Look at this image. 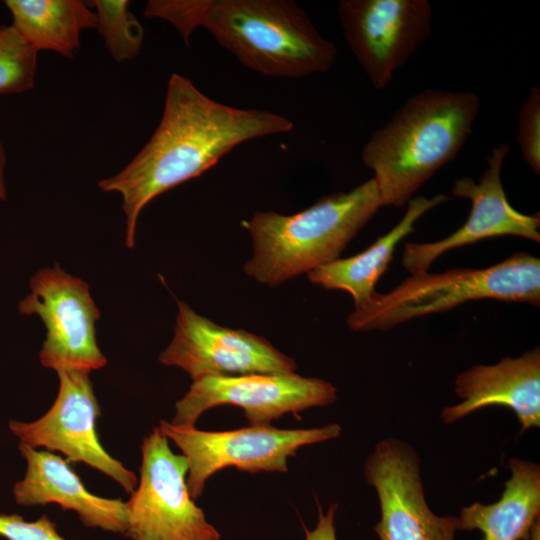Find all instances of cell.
I'll list each match as a JSON object with an SVG mask.
<instances>
[{"label":"cell","mask_w":540,"mask_h":540,"mask_svg":"<svg viewBox=\"0 0 540 540\" xmlns=\"http://www.w3.org/2000/svg\"><path fill=\"white\" fill-rule=\"evenodd\" d=\"M455 393L463 399L445 407L441 418L452 423L484 407L512 409L522 431L540 426V350L534 348L517 358H502L494 365H476L455 379Z\"/></svg>","instance_id":"cell-16"},{"label":"cell","mask_w":540,"mask_h":540,"mask_svg":"<svg viewBox=\"0 0 540 540\" xmlns=\"http://www.w3.org/2000/svg\"><path fill=\"white\" fill-rule=\"evenodd\" d=\"M338 16L350 51L382 90L429 38L433 10L428 0H341Z\"/></svg>","instance_id":"cell-9"},{"label":"cell","mask_w":540,"mask_h":540,"mask_svg":"<svg viewBox=\"0 0 540 540\" xmlns=\"http://www.w3.org/2000/svg\"><path fill=\"white\" fill-rule=\"evenodd\" d=\"M174 337L159 355L166 366L183 369L192 380L203 376L293 373L297 366L268 340L220 326L177 301Z\"/></svg>","instance_id":"cell-12"},{"label":"cell","mask_w":540,"mask_h":540,"mask_svg":"<svg viewBox=\"0 0 540 540\" xmlns=\"http://www.w3.org/2000/svg\"><path fill=\"white\" fill-rule=\"evenodd\" d=\"M336 398V388L331 383L295 372L203 376L193 380L188 392L176 402L170 423L195 427L205 411L230 404L244 410L251 426H265L285 413L325 406Z\"/></svg>","instance_id":"cell-10"},{"label":"cell","mask_w":540,"mask_h":540,"mask_svg":"<svg viewBox=\"0 0 540 540\" xmlns=\"http://www.w3.org/2000/svg\"><path fill=\"white\" fill-rule=\"evenodd\" d=\"M56 372L59 390L48 412L33 422L11 420L10 431L21 444L59 451L67 461L85 463L132 493L137 484L136 475L105 451L96 433L95 423L101 410L89 378L90 372Z\"/></svg>","instance_id":"cell-11"},{"label":"cell","mask_w":540,"mask_h":540,"mask_svg":"<svg viewBox=\"0 0 540 540\" xmlns=\"http://www.w3.org/2000/svg\"><path fill=\"white\" fill-rule=\"evenodd\" d=\"M140 482L126 502L132 540H220L186 484L188 463L174 454L159 428L142 443Z\"/></svg>","instance_id":"cell-7"},{"label":"cell","mask_w":540,"mask_h":540,"mask_svg":"<svg viewBox=\"0 0 540 540\" xmlns=\"http://www.w3.org/2000/svg\"><path fill=\"white\" fill-rule=\"evenodd\" d=\"M11 26L37 52L52 51L71 59L81 33L96 29L94 10L80 0H6Z\"/></svg>","instance_id":"cell-19"},{"label":"cell","mask_w":540,"mask_h":540,"mask_svg":"<svg viewBox=\"0 0 540 540\" xmlns=\"http://www.w3.org/2000/svg\"><path fill=\"white\" fill-rule=\"evenodd\" d=\"M127 0H95L96 30L111 57L117 62L132 60L143 45L144 31L129 10Z\"/></svg>","instance_id":"cell-20"},{"label":"cell","mask_w":540,"mask_h":540,"mask_svg":"<svg viewBox=\"0 0 540 540\" xmlns=\"http://www.w3.org/2000/svg\"><path fill=\"white\" fill-rule=\"evenodd\" d=\"M517 142L523 160L531 170L540 173V90L530 88L517 117Z\"/></svg>","instance_id":"cell-22"},{"label":"cell","mask_w":540,"mask_h":540,"mask_svg":"<svg viewBox=\"0 0 540 540\" xmlns=\"http://www.w3.org/2000/svg\"><path fill=\"white\" fill-rule=\"evenodd\" d=\"M381 207L372 179L349 192L323 196L292 215L255 212L245 224L253 256L244 272L271 287L339 258L355 235Z\"/></svg>","instance_id":"cell-4"},{"label":"cell","mask_w":540,"mask_h":540,"mask_svg":"<svg viewBox=\"0 0 540 540\" xmlns=\"http://www.w3.org/2000/svg\"><path fill=\"white\" fill-rule=\"evenodd\" d=\"M5 168H6V151L3 143L0 140V201H3L7 196L5 185Z\"/></svg>","instance_id":"cell-25"},{"label":"cell","mask_w":540,"mask_h":540,"mask_svg":"<svg viewBox=\"0 0 540 540\" xmlns=\"http://www.w3.org/2000/svg\"><path fill=\"white\" fill-rule=\"evenodd\" d=\"M510 151L507 143L491 150L488 166L479 180L461 177L454 181L451 193L471 202L466 222L451 235L430 243H406L402 263L410 274L426 272L445 252L478 241L499 236H517L540 242V214H524L509 203L501 170Z\"/></svg>","instance_id":"cell-14"},{"label":"cell","mask_w":540,"mask_h":540,"mask_svg":"<svg viewBox=\"0 0 540 540\" xmlns=\"http://www.w3.org/2000/svg\"><path fill=\"white\" fill-rule=\"evenodd\" d=\"M511 477L501 498L492 504L474 503L458 517L459 530H480L483 540H528L540 516L539 464L513 458Z\"/></svg>","instance_id":"cell-18"},{"label":"cell","mask_w":540,"mask_h":540,"mask_svg":"<svg viewBox=\"0 0 540 540\" xmlns=\"http://www.w3.org/2000/svg\"><path fill=\"white\" fill-rule=\"evenodd\" d=\"M38 52L11 25L0 26V94H19L35 85Z\"/></svg>","instance_id":"cell-21"},{"label":"cell","mask_w":540,"mask_h":540,"mask_svg":"<svg viewBox=\"0 0 540 540\" xmlns=\"http://www.w3.org/2000/svg\"><path fill=\"white\" fill-rule=\"evenodd\" d=\"M482 299L539 306L540 260L518 252L487 268L411 274L387 293L375 291L349 315L347 324L354 331L389 330Z\"/></svg>","instance_id":"cell-5"},{"label":"cell","mask_w":540,"mask_h":540,"mask_svg":"<svg viewBox=\"0 0 540 540\" xmlns=\"http://www.w3.org/2000/svg\"><path fill=\"white\" fill-rule=\"evenodd\" d=\"M26 460V472L13 487L19 505L55 503L63 510L75 511L84 525L106 531L125 533L128 529L126 502L90 493L69 461L49 451L19 443Z\"/></svg>","instance_id":"cell-15"},{"label":"cell","mask_w":540,"mask_h":540,"mask_svg":"<svg viewBox=\"0 0 540 540\" xmlns=\"http://www.w3.org/2000/svg\"><path fill=\"white\" fill-rule=\"evenodd\" d=\"M364 473L378 495L381 518L374 527L381 540H455L458 517L434 514L425 500L419 458L406 443L381 440Z\"/></svg>","instance_id":"cell-13"},{"label":"cell","mask_w":540,"mask_h":540,"mask_svg":"<svg viewBox=\"0 0 540 540\" xmlns=\"http://www.w3.org/2000/svg\"><path fill=\"white\" fill-rule=\"evenodd\" d=\"M448 199L444 194L412 198L403 218L390 231L364 251L308 272V280L326 289L343 290L352 296L355 308L361 306L375 292L378 280L393 260L397 244L414 231L415 223L426 212Z\"/></svg>","instance_id":"cell-17"},{"label":"cell","mask_w":540,"mask_h":540,"mask_svg":"<svg viewBox=\"0 0 540 540\" xmlns=\"http://www.w3.org/2000/svg\"><path fill=\"white\" fill-rule=\"evenodd\" d=\"M0 536L7 540H66L45 515L30 522L16 514H0Z\"/></svg>","instance_id":"cell-23"},{"label":"cell","mask_w":540,"mask_h":540,"mask_svg":"<svg viewBox=\"0 0 540 540\" xmlns=\"http://www.w3.org/2000/svg\"><path fill=\"white\" fill-rule=\"evenodd\" d=\"M29 285L31 293L19 303V312L37 315L45 325L41 364L55 371L91 372L105 366L96 340L100 312L88 284L55 264L40 269Z\"/></svg>","instance_id":"cell-8"},{"label":"cell","mask_w":540,"mask_h":540,"mask_svg":"<svg viewBox=\"0 0 540 540\" xmlns=\"http://www.w3.org/2000/svg\"><path fill=\"white\" fill-rule=\"evenodd\" d=\"M293 127L283 115L213 100L187 77L171 74L150 139L123 170L98 182L102 191L122 197L126 246L134 247L138 217L155 197L201 175L237 145Z\"/></svg>","instance_id":"cell-1"},{"label":"cell","mask_w":540,"mask_h":540,"mask_svg":"<svg viewBox=\"0 0 540 540\" xmlns=\"http://www.w3.org/2000/svg\"><path fill=\"white\" fill-rule=\"evenodd\" d=\"M143 14L172 24L186 45L202 27L245 67L270 77L325 73L337 56L292 0H150Z\"/></svg>","instance_id":"cell-2"},{"label":"cell","mask_w":540,"mask_h":540,"mask_svg":"<svg viewBox=\"0 0 540 540\" xmlns=\"http://www.w3.org/2000/svg\"><path fill=\"white\" fill-rule=\"evenodd\" d=\"M480 107L471 91L425 89L374 131L361 153L374 172L381 207H402L451 162L472 132Z\"/></svg>","instance_id":"cell-3"},{"label":"cell","mask_w":540,"mask_h":540,"mask_svg":"<svg viewBox=\"0 0 540 540\" xmlns=\"http://www.w3.org/2000/svg\"><path fill=\"white\" fill-rule=\"evenodd\" d=\"M182 451L188 463L186 484L193 500L208 478L226 467L249 473L287 472V460L302 446L340 435L337 424L312 429H277L271 425L230 431H202L161 421L158 427Z\"/></svg>","instance_id":"cell-6"},{"label":"cell","mask_w":540,"mask_h":540,"mask_svg":"<svg viewBox=\"0 0 540 540\" xmlns=\"http://www.w3.org/2000/svg\"><path fill=\"white\" fill-rule=\"evenodd\" d=\"M530 539L531 540H540V520H538L534 524V526L532 528V531H531Z\"/></svg>","instance_id":"cell-26"},{"label":"cell","mask_w":540,"mask_h":540,"mask_svg":"<svg viewBox=\"0 0 540 540\" xmlns=\"http://www.w3.org/2000/svg\"><path fill=\"white\" fill-rule=\"evenodd\" d=\"M318 522L313 530L304 527L306 540H336V530L334 525L337 504H331L326 513L318 505Z\"/></svg>","instance_id":"cell-24"}]
</instances>
